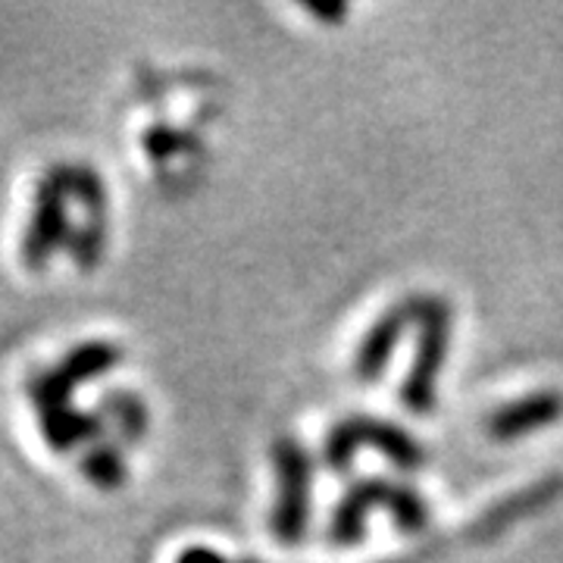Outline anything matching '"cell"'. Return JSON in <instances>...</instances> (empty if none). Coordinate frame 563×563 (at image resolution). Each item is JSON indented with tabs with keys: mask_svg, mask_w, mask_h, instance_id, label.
Instances as JSON below:
<instances>
[{
	"mask_svg": "<svg viewBox=\"0 0 563 563\" xmlns=\"http://www.w3.org/2000/svg\"><path fill=\"white\" fill-rule=\"evenodd\" d=\"M81 470L88 476V483H95L98 488H120L125 483V461H122L120 448L107 442L88 444L85 451V461H81Z\"/></svg>",
	"mask_w": 563,
	"mask_h": 563,
	"instance_id": "30bf717a",
	"label": "cell"
},
{
	"mask_svg": "<svg viewBox=\"0 0 563 563\" xmlns=\"http://www.w3.org/2000/svg\"><path fill=\"white\" fill-rule=\"evenodd\" d=\"M363 444L376 448L398 470H417L426 461L422 444L410 432H404L401 426H395V422L369 420V417H354V420L339 422L329 432L322 454H325V463L332 470H347Z\"/></svg>",
	"mask_w": 563,
	"mask_h": 563,
	"instance_id": "277c9868",
	"label": "cell"
},
{
	"mask_svg": "<svg viewBox=\"0 0 563 563\" xmlns=\"http://www.w3.org/2000/svg\"><path fill=\"white\" fill-rule=\"evenodd\" d=\"M417 322V301L410 298L407 303L391 307L388 313H383L376 325L366 332V339L361 342V351L354 357V373L361 383H376L383 376V369L391 361L395 347L401 344L407 325Z\"/></svg>",
	"mask_w": 563,
	"mask_h": 563,
	"instance_id": "ba28073f",
	"label": "cell"
},
{
	"mask_svg": "<svg viewBox=\"0 0 563 563\" xmlns=\"http://www.w3.org/2000/svg\"><path fill=\"white\" fill-rule=\"evenodd\" d=\"M103 410L117 420L122 442L144 439V432H147V410H144L141 398L129 395V391H113V395L103 398Z\"/></svg>",
	"mask_w": 563,
	"mask_h": 563,
	"instance_id": "8fae6325",
	"label": "cell"
},
{
	"mask_svg": "<svg viewBox=\"0 0 563 563\" xmlns=\"http://www.w3.org/2000/svg\"><path fill=\"white\" fill-rule=\"evenodd\" d=\"M276 507L273 532L285 544L301 542L310 523V492H313V461L303 444L285 439L276 444Z\"/></svg>",
	"mask_w": 563,
	"mask_h": 563,
	"instance_id": "8992f818",
	"label": "cell"
},
{
	"mask_svg": "<svg viewBox=\"0 0 563 563\" xmlns=\"http://www.w3.org/2000/svg\"><path fill=\"white\" fill-rule=\"evenodd\" d=\"M176 144H179V139H176L169 129H154V132L144 135V147H147V154H151L154 161L173 157V154H176Z\"/></svg>",
	"mask_w": 563,
	"mask_h": 563,
	"instance_id": "7c38bea8",
	"label": "cell"
},
{
	"mask_svg": "<svg viewBox=\"0 0 563 563\" xmlns=\"http://www.w3.org/2000/svg\"><path fill=\"white\" fill-rule=\"evenodd\" d=\"M76 385L69 383L60 373V366L54 369H38L29 376V398L38 413V426L44 442L54 451H73L79 444L101 442L103 420L101 413H88L73 404Z\"/></svg>",
	"mask_w": 563,
	"mask_h": 563,
	"instance_id": "7a4b0ae2",
	"label": "cell"
},
{
	"mask_svg": "<svg viewBox=\"0 0 563 563\" xmlns=\"http://www.w3.org/2000/svg\"><path fill=\"white\" fill-rule=\"evenodd\" d=\"M310 13L325 16V20H342L344 13H347V7H344V3H335V7H320V3H313V7H310Z\"/></svg>",
	"mask_w": 563,
	"mask_h": 563,
	"instance_id": "5bb4252c",
	"label": "cell"
},
{
	"mask_svg": "<svg viewBox=\"0 0 563 563\" xmlns=\"http://www.w3.org/2000/svg\"><path fill=\"white\" fill-rule=\"evenodd\" d=\"M376 507H385L404 532H420L429 520V507L422 504L413 488L401 483H385V479H363V483L351 485L347 495L335 507L332 523H329V539L342 544L361 542L366 536L363 523Z\"/></svg>",
	"mask_w": 563,
	"mask_h": 563,
	"instance_id": "6da1fadb",
	"label": "cell"
},
{
	"mask_svg": "<svg viewBox=\"0 0 563 563\" xmlns=\"http://www.w3.org/2000/svg\"><path fill=\"white\" fill-rule=\"evenodd\" d=\"M176 563H232V561H225L222 554L210 551V548H188V551H181V558Z\"/></svg>",
	"mask_w": 563,
	"mask_h": 563,
	"instance_id": "4fadbf2b",
	"label": "cell"
},
{
	"mask_svg": "<svg viewBox=\"0 0 563 563\" xmlns=\"http://www.w3.org/2000/svg\"><path fill=\"white\" fill-rule=\"evenodd\" d=\"M563 417V398L558 391H532L520 401L498 407L488 417V432L498 442H517L539 429H548Z\"/></svg>",
	"mask_w": 563,
	"mask_h": 563,
	"instance_id": "52a82bcc",
	"label": "cell"
},
{
	"mask_svg": "<svg viewBox=\"0 0 563 563\" xmlns=\"http://www.w3.org/2000/svg\"><path fill=\"white\" fill-rule=\"evenodd\" d=\"M69 181H66V166H51L38 179L35 201H32V217L22 235V261L29 269H44L47 261L69 244Z\"/></svg>",
	"mask_w": 563,
	"mask_h": 563,
	"instance_id": "5b68a950",
	"label": "cell"
},
{
	"mask_svg": "<svg viewBox=\"0 0 563 563\" xmlns=\"http://www.w3.org/2000/svg\"><path fill=\"white\" fill-rule=\"evenodd\" d=\"M417 301V357L404 383V404L413 413H429L435 407L448 347H451V307L442 298H413Z\"/></svg>",
	"mask_w": 563,
	"mask_h": 563,
	"instance_id": "3957f363",
	"label": "cell"
},
{
	"mask_svg": "<svg viewBox=\"0 0 563 563\" xmlns=\"http://www.w3.org/2000/svg\"><path fill=\"white\" fill-rule=\"evenodd\" d=\"M120 361H122V351L117 347V344L85 342V344H76V347H73V351H69L57 366H60L63 376L79 388L81 383H91V379L103 376L107 369H113Z\"/></svg>",
	"mask_w": 563,
	"mask_h": 563,
	"instance_id": "9c48e42d",
	"label": "cell"
}]
</instances>
